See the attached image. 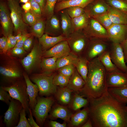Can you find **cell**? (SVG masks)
I'll list each match as a JSON object with an SVG mask.
<instances>
[{
  "label": "cell",
  "instance_id": "16",
  "mask_svg": "<svg viewBox=\"0 0 127 127\" xmlns=\"http://www.w3.org/2000/svg\"><path fill=\"white\" fill-rule=\"evenodd\" d=\"M107 30L112 42L120 44L127 38V24H113Z\"/></svg>",
  "mask_w": 127,
  "mask_h": 127
},
{
  "label": "cell",
  "instance_id": "41",
  "mask_svg": "<svg viewBox=\"0 0 127 127\" xmlns=\"http://www.w3.org/2000/svg\"><path fill=\"white\" fill-rule=\"evenodd\" d=\"M23 17L24 22L31 26L41 18L37 16L31 10L24 13Z\"/></svg>",
  "mask_w": 127,
  "mask_h": 127
},
{
  "label": "cell",
  "instance_id": "48",
  "mask_svg": "<svg viewBox=\"0 0 127 127\" xmlns=\"http://www.w3.org/2000/svg\"><path fill=\"white\" fill-rule=\"evenodd\" d=\"M32 35L31 34H28L27 32L22 33V36L18 41L17 42L16 45L15 47L18 48L23 47L24 43L25 40L28 37Z\"/></svg>",
  "mask_w": 127,
  "mask_h": 127
},
{
  "label": "cell",
  "instance_id": "19",
  "mask_svg": "<svg viewBox=\"0 0 127 127\" xmlns=\"http://www.w3.org/2000/svg\"><path fill=\"white\" fill-rule=\"evenodd\" d=\"M48 117L51 120L60 118L66 122H69L72 114L65 106L56 104L52 107Z\"/></svg>",
  "mask_w": 127,
  "mask_h": 127
},
{
  "label": "cell",
  "instance_id": "10",
  "mask_svg": "<svg viewBox=\"0 0 127 127\" xmlns=\"http://www.w3.org/2000/svg\"><path fill=\"white\" fill-rule=\"evenodd\" d=\"M103 39H90L84 56L90 61L104 52L109 50L106 43L102 40Z\"/></svg>",
  "mask_w": 127,
  "mask_h": 127
},
{
  "label": "cell",
  "instance_id": "25",
  "mask_svg": "<svg viewBox=\"0 0 127 127\" xmlns=\"http://www.w3.org/2000/svg\"><path fill=\"white\" fill-rule=\"evenodd\" d=\"M60 12L62 34L67 38L74 31L72 19L68 14L66 9Z\"/></svg>",
  "mask_w": 127,
  "mask_h": 127
},
{
  "label": "cell",
  "instance_id": "26",
  "mask_svg": "<svg viewBox=\"0 0 127 127\" xmlns=\"http://www.w3.org/2000/svg\"><path fill=\"white\" fill-rule=\"evenodd\" d=\"M107 13L113 24H127V13L115 8L109 5Z\"/></svg>",
  "mask_w": 127,
  "mask_h": 127
},
{
  "label": "cell",
  "instance_id": "20",
  "mask_svg": "<svg viewBox=\"0 0 127 127\" xmlns=\"http://www.w3.org/2000/svg\"><path fill=\"white\" fill-rule=\"evenodd\" d=\"M108 5L105 0H94L86 7L85 12L93 17L107 12Z\"/></svg>",
  "mask_w": 127,
  "mask_h": 127
},
{
  "label": "cell",
  "instance_id": "51",
  "mask_svg": "<svg viewBox=\"0 0 127 127\" xmlns=\"http://www.w3.org/2000/svg\"><path fill=\"white\" fill-rule=\"evenodd\" d=\"M33 40V36H31L25 40L23 46V48L25 51H27L30 49L32 45Z\"/></svg>",
  "mask_w": 127,
  "mask_h": 127
},
{
  "label": "cell",
  "instance_id": "58",
  "mask_svg": "<svg viewBox=\"0 0 127 127\" xmlns=\"http://www.w3.org/2000/svg\"><path fill=\"white\" fill-rule=\"evenodd\" d=\"M22 36V33L21 32H20L16 36H14V38L17 41V42L19 40L21 37Z\"/></svg>",
  "mask_w": 127,
  "mask_h": 127
},
{
  "label": "cell",
  "instance_id": "63",
  "mask_svg": "<svg viewBox=\"0 0 127 127\" xmlns=\"http://www.w3.org/2000/svg\"></svg>",
  "mask_w": 127,
  "mask_h": 127
},
{
  "label": "cell",
  "instance_id": "3",
  "mask_svg": "<svg viewBox=\"0 0 127 127\" xmlns=\"http://www.w3.org/2000/svg\"><path fill=\"white\" fill-rule=\"evenodd\" d=\"M20 79L9 86H2L13 99L17 100L22 104L23 108L29 114V99L27 91V86L24 79Z\"/></svg>",
  "mask_w": 127,
  "mask_h": 127
},
{
  "label": "cell",
  "instance_id": "56",
  "mask_svg": "<svg viewBox=\"0 0 127 127\" xmlns=\"http://www.w3.org/2000/svg\"><path fill=\"white\" fill-rule=\"evenodd\" d=\"M22 8L25 12L30 10L31 9V6L29 2L28 1L23 5L22 6Z\"/></svg>",
  "mask_w": 127,
  "mask_h": 127
},
{
  "label": "cell",
  "instance_id": "17",
  "mask_svg": "<svg viewBox=\"0 0 127 127\" xmlns=\"http://www.w3.org/2000/svg\"><path fill=\"white\" fill-rule=\"evenodd\" d=\"M71 51L66 40L59 42L47 50L43 51L42 56L44 58L56 57L58 58L68 54Z\"/></svg>",
  "mask_w": 127,
  "mask_h": 127
},
{
  "label": "cell",
  "instance_id": "44",
  "mask_svg": "<svg viewBox=\"0 0 127 127\" xmlns=\"http://www.w3.org/2000/svg\"><path fill=\"white\" fill-rule=\"evenodd\" d=\"M26 112L23 108L20 113L19 122L16 127H31L26 117Z\"/></svg>",
  "mask_w": 127,
  "mask_h": 127
},
{
  "label": "cell",
  "instance_id": "60",
  "mask_svg": "<svg viewBox=\"0 0 127 127\" xmlns=\"http://www.w3.org/2000/svg\"><path fill=\"white\" fill-rule=\"evenodd\" d=\"M59 2L64 1H67L69 0H58Z\"/></svg>",
  "mask_w": 127,
  "mask_h": 127
},
{
  "label": "cell",
  "instance_id": "34",
  "mask_svg": "<svg viewBox=\"0 0 127 127\" xmlns=\"http://www.w3.org/2000/svg\"><path fill=\"white\" fill-rule=\"evenodd\" d=\"M90 17L86 12L77 17L72 19L74 31L84 29L87 26Z\"/></svg>",
  "mask_w": 127,
  "mask_h": 127
},
{
  "label": "cell",
  "instance_id": "12",
  "mask_svg": "<svg viewBox=\"0 0 127 127\" xmlns=\"http://www.w3.org/2000/svg\"><path fill=\"white\" fill-rule=\"evenodd\" d=\"M84 32L88 37L103 39H109L107 30L94 18L89 19Z\"/></svg>",
  "mask_w": 127,
  "mask_h": 127
},
{
  "label": "cell",
  "instance_id": "18",
  "mask_svg": "<svg viewBox=\"0 0 127 127\" xmlns=\"http://www.w3.org/2000/svg\"><path fill=\"white\" fill-rule=\"evenodd\" d=\"M24 78L27 86V91L29 99V106L33 110L37 102V98L38 95L39 90L37 85L31 81L27 74L23 73Z\"/></svg>",
  "mask_w": 127,
  "mask_h": 127
},
{
  "label": "cell",
  "instance_id": "30",
  "mask_svg": "<svg viewBox=\"0 0 127 127\" xmlns=\"http://www.w3.org/2000/svg\"><path fill=\"white\" fill-rule=\"evenodd\" d=\"M89 61L84 56H79L74 65L77 70L85 83L88 71Z\"/></svg>",
  "mask_w": 127,
  "mask_h": 127
},
{
  "label": "cell",
  "instance_id": "4",
  "mask_svg": "<svg viewBox=\"0 0 127 127\" xmlns=\"http://www.w3.org/2000/svg\"><path fill=\"white\" fill-rule=\"evenodd\" d=\"M54 74H46L43 73L34 74L29 77L31 80L38 86L39 90L38 95L40 96H49L54 95L57 88L53 84Z\"/></svg>",
  "mask_w": 127,
  "mask_h": 127
},
{
  "label": "cell",
  "instance_id": "13",
  "mask_svg": "<svg viewBox=\"0 0 127 127\" xmlns=\"http://www.w3.org/2000/svg\"><path fill=\"white\" fill-rule=\"evenodd\" d=\"M109 51L113 63L120 71L127 73V64L123 51L120 44L112 42Z\"/></svg>",
  "mask_w": 127,
  "mask_h": 127
},
{
  "label": "cell",
  "instance_id": "14",
  "mask_svg": "<svg viewBox=\"0 0 127 127\" xmlns=\"http://www.w3.org/2000/svg\"><path fill=\"white\" fill-rule=\"evenodd\" d=\"M0 20L4 36L8 37L12 34L13 25L10 13L5 4L2 2L0 3Z\"/></svg>",
  "mask_w": 127,
  "mask_h": 127
},
{
  "label": "cell",
  "instance_id": "62",
  "mask_svg": "<svg viewBox=\"0 0 127 127\" xmlns=\"http://www.w3.org/2000/svg\"></svg>",
  "mask_w": 127,
  "mask_h": 127
},
{
  "label": "cell",
  "instance_id": "7",
  "mask_svg": "<svg viewBox=\"0 0 127 127\" xmlns=\"http://www.w3.org/2000/svg\"><path fill=\"white\" fill-rule=\"evenodd\" d=\"M10 15L14 26V30L17 34L26 32L27 25L24 22V12L17 0H8Z\"/></svg>",
  "mask_w": 127,
  "mask_h": 127
},
{
  "label": "cell",
  "instance_id": "49",
  "mask_svg": "<svg viewBox=\"0 0 127 127\" xmlns=\"http://www.w3.org/2000/svg\"><path fill=\"white\" fill-rule=\"evenodd\" d=\"M14 36L12 34H11L7 37V43L9 49L13 48L16 44L17 41L15 39Z\"/></svg>",
  "mask_w": 127,
  "mask_h": 127
},
{
  "label": "cell",
  "instance_id": "6",
  "mask_svg": "<svg viewBox=\"0 0 127 127\" xmlns=\"http://www.w3.org/2000/svg\"><path fill=\"white\" fill-rule=\"evenodd\" d=\"M82 30L74 31L67 38L71 51L78 56L84 54L89 41Z\"/></svg>",
  "mask_w": 127,
  "mask_h": 127
},
{
  "label": "cell",
  "instance_id": "23",
  "mask_svg": "<svg viewBox=\"0 0 127 127\" xmlns=\"http://www.w3.org/2000/svg\"><path fill=\"white\" fill-rule=\"evenodd\" d=\"M62 32L61 23L56 15H54L46 22L45 33L57 36Z\"/></svg>",
  "mask_w": 127,
  "mask_h": 127
},
{
  "label": "cell",
  "instance_id": "39",
  "mask_svg": "<svg viewBox=\"0 0 127 127\" xmlns=\"http://www.w3.org/2000/svg\"><path fill=\"white\" fill-rule=\"evenodd\" d=\"M58 0H46L44 14L48 19L54 15L56 3Z\"/></svg>",
  "mask_w": 127,
  "mask_h": 127
},
{
  "label": "cell",
  "instance_id": "21",
  "mask_svg": "<svg viewBox=\"0 0 127 127\" xmlns=\"http://www.w3.org/2000/svg\"><path fill=\"white\" fill-rule=\"evenodd\" d=\"M66 40V37L62 34L51 36L45 33L39 38V43L41 46L43 51L47 50L59 42Z\"/></svg>",
  "mask_w": 127,
  "mask_h": 127
},
{
  "label": "cell",
  "instance_id": "47",
  "mask_svg": "<svg viewBox=\"0 0 127 127\" xmlns=\"http://www.w3.org/2000/svg\"><path fill=\"white\" fill-rule=\"evenodd\" d=\"M8 37L4 36L0 38V49L3 53H5L9 49L7 43Z\"/></svg>",
  "mask_w": 127,
  "mask_h": 127
},
{
  "label": "cell",
  "instance_id": "22",
  "mask_svg": "<svg viewBox=\"0 0 127 127\" xmlns=\"http://www.w3.org/2000/svg\"><path fill=\"white\" fill-rule=\"evenodd\" d=\"M89 117V109L87 106L72 114L69 121L70 125L73 127H81Z\"/></svg>",
  "mask_w": 127,
  "mask_h": 127
},
{
  "label": "cell",
  "instance_id": "11",
  "mask_svg": "<svg viewBox=\"0 0 127 127\" xmlns=\"http://www.w3.org/2000/svg\"><path fill=\"white\" fill-rule=\"evenodd\" d=\"M0 73L4 81L7 83L6 86L10 85L24 78L23 73L16 66L12 64L0 66Z\"/></svg>",
  "mask_w": 127,
  "mask_h": 127
},
{
  "label": "cell",
  "instance_id": "28",
  "mask_svg": "<svg viewBox=\"0 0 127 127\" xmlns=\"http://www.w3.org/2000/svg\"><path fill=\"white\" fill-rule=\"evenodd\" d=\"M86 83L76 69L70 78L67 86L73 91L79 93L84 86Z\"/></svg>",
  "mask_w": 127,
  "mask_h": 127
},
{
  "label": "cell",
  "instance_id": "37",
  "mask_svg": "<svg viewBox=\"0 0 127 127\" xmlns=\"http://www.w3.org/2000/svg\"><path fill=\"white\" fill-rule=\"evenodd\" d=\"M111 7L127 13V0H105Z\"/></svg>",
  "mask_w": 127,
  "mask_h": 127
},
{
  "label": "cell",
  "instance_id": "9",
  "mask_svg": "<svg viewBox=\"0 0 127 127\" xmlns=\"http://www.w3.org/2000/svg\"><path fill=\"white\" fill-rule=\"evenodd\" d=\"M8 105L4 114V122L7 127H16L19 122L20 113L23 107L20 102L12 98Z\"/></svg>",
  "mask_w": 127,
  "mask_h": 127
},
{
  "label": "cell",
  "instance_id": "33",
  "mask_svg": "<svg viewBox=\"0 0 127 127\" xmlns=\"http://www.w3.org/2000/svg\"><path fill=\"white\" fill-rule=\"evenodd\" d=\"M107 91L111 96L119 102L125 104H127V87L108 88Z\"/></svg>",
  "mask_w": 127,
  "mask_h": 127
},
{
  "label": "cell",
  "instance_id": "38",
  "mask_svg": "<svg viewBox=\"0 0 127 127\" xmlns=\"http://www.w3.org/2000/svg\"><path fill=\"white\" fill-rule=\"evenodd\" d=\"M107 29L113 24L107 12L93 17Z\"/></svg>",
  "mask_w": 127,
  "mask_h": 127
},
{
  "label": "cell",
  "instance_id": "50",
  "mask_svg": "<svg viewBox=\"0 0 127 127\" xmlns=\"http://www.w3.org/2000/svg\"><path fill=\"white\" fill-rule=\"evenodd\" d=\"M29 113L27 119L31 127H39V126L35 122L33 118L32 110L30 108L29 109Z\"/></svg>",
  "mask_w": 127,
  "mask_h": 127
},
{
  "label": "cell",
  "instance_id": "24",
  "mask_svg": "<svg viewBox=\"0 0 127 127\" xmlns=\"http://www.w3.org/2000/svg\"><path fill=\"white\" fill-rule=\"evenodd\" d=\"M94 0H69L59 2L56 5L55 11L57 12L68 7L77 6L84 8Z\"/></svg>",
  "mask_w": 127,
  "mask_h": 127
},
{
  "label": "cell",
  "instance_id": "54",
  "mask_svg": "<svg viewBox=\"0 0 127 127\" xmlns=\"http://www.w3.org/2000/svg\"><path fill=\"white\" fill-rule=\"evenodd\" d=\"M49 126L51 127H66L67 126L66 123H60L56 121L52 120L48 123Z\"/></svg>",
  "mask_w": 127,
  "mask_h": 127
},
{
  "label": "cell",
  "instance_id": "46",
  "mask_svg": "<svg viewBox=\"0 0 127 127\" xmlns=\"http://www.w3.org/2000/svg\"><path fill=\"white\" fill-rule=\"evenodd\" d=\"M12 99L8 93L2 86H1L0 87V100L8 105Z\"/></svg>",
  "mask_w": 127,
  "mask_h": 127
},
{
  "label": "cell",
  "instance_id": "15",
  "mask_svg": "<svg viewBox=\"0 0 127 127\" xmlns=\"http://www.w3.org/2000/svg\"><path fill=\"white\" fill-rule=\"evenodd\" d=\"M106 83L108 88L127 87V73L119 71L107 72Z\"/></svg>",
  "mask_w": 127,
  "mask_h": 127
},
{
  "label": "cell",
  "instance_id": "8",
  "mask_svg": "<svg viewBox=\"0 0 127 127\" xmlns=\"http://www.w3.org/2000/svg\"><path fill=\"white\" fill-rule=\"evenodd\" d=\"M43 51L39 43L35 44L30 52L22 60V64L29 73L40 66Z\"/></svg>",
  "mask_w": 127,
  "mask_h": 127
},
{
  "label": "cell",
  "instance_id": "32",
  "mask_svg": "<svg viewBox=\"0 0 127 127\" xmlns=\"http://www.w3.org/2000/svg\"><path fill=\"white\" fill-rule=\"evenodd\" d=\"M98 57L107 72L119 71L112 62L109 50L104 52Z\"/></svg>",
  "mask_w": 127,
  "mask_h": 127
},
{
  "label": "cell",
  "instance_id": "2",
  "mask_svg": "<svg viewBox=\"0 0 127 127\" xmlns=\"http://www.w3.org/2000/svg\"><path fill=\"white\" fill-rule=\"evenodd\" d=\"M107 73L98 57L90 61L85 85L79 94L87 98L101 96L107 91Z\"/></svg>",
  "mask_w": 127,
  "mask_h": 127
},
{
  "label": "cell",
  "instance_id": "1",
  "mask_svg": "<svg viewBox=\"0 0 127 127\" xmlns=\"http://www.w3.org/2000/svg\"><path fill=\"white\" fill-rule=\"evenodd\" d=\"M88 99L93 127H127L126 104L116 99L107 91L98 98Z\"/></svg>",
  "mask_w": 127,
  "mask_h": 127
},
{
  "label": "cell",
  "instance_id": "43",
  "mask_svg": "<svg viewBox=\"0 0 127 127\" xmlns=\"http://www.w3.org/2000/svg\"><path fill=\"white\" fill-rule=\"evenodd\" d=\"M75 66L72 64L67 65L58 69V73L70 78L76 69Z\"/></svg>",
  "mask_w": 127,
  "mask_h": 127
},
{
  "label": "cell",
  "instance_id": "36",
  "mask_svg": "<svg viewBox=\"0 0 127 127\" xmlns=\"http://www.w3.org/2000/svg\"><path fill=\"white\" fill-rule=\"evenodd\" d=\"M46 22L41 18L32 26L31 34L38 38L44 34Z\"/></svg>",
  "mask_w": 127,
  "mask_h": 127
},
{
  "label": "cell",
  "instance_id": "57",
  "mask_svg": "<svg viewBox=\"0 0 127 127\" xmlns=\"http://www.w3.org/2000/svg\"><path fill=\"white\" fill-rule=\"evenodd\" d=\"M92 127L93 125L91 120L89 117L87 121L81 127Z\"/></svg>",
  "mask_w": 127,
  "mask_h": 127
},
{
  "label": "cell",
  "instance_id": "55",
  "mask_svg": "<svg viewBox=\"0 0 127 127\" xmlns=\"http://www.w3.org/2000/svg\"><path fill=\"white\" fill-rule=\"evenodd\" d=\"M40 6L44 14V12L46 6V0H34Z\"/></svg>",
  "mask_w": 127,
  "mask_h": 127
},
{
  "label": "cell",
  "instance_id": "52",
  "mask_svg": "<svg viewBox=\"0 0 127 127\" xmlns=\"http://www.w3.org/2000/svg\"><path fill=\"white\" fill-rule=\"evenodd\" d=\"M25 51L23 47L18 48L14 47L12 50V53L14 55H19L25 53L26 52Z\"/></svg>",
  "mask_w": 127,
  "mask_h": 127
},
{
  "label": "cell",
  "instance_id": "59",
  "mask_svg": "<svg viewBox=\"0 0 127 127\" xmlns=\"http://www.w3.org/2000/svg\"><path fill=\"white\" fill-rule=\"evenodd\" d=\"M20 2L22 3H26L29 1V0H20Z\"/></svg>",
  "mask_w": 127,
  "mask_h": 127
},
{
  "label": "cell",
  "instance_id": "27",
  "mask_svg": "<svg viewBox=\"0 0 127 127\" xmlns=\"http://www.w3.org/2000/svg\"><path fill=\"white\" fill-rule=\"evenodd\" d=\"M73 91L67 86L61 87L57 88L54 95L58 102L61 105L65 106L70 103L72 98L71 94Z\"/></svg>",
  "mask_w": 127,
  "mask_h": 127
},
{
  "label": "cell",
  "instance_id": "35",
  "mask_svg": "<svg viewBox=\"0 0 127 127\" xmlns=\"http://www.w3.org/2000/svg\"><path fill=\"white\" fill-rule=\"evenodd\" d=\"M78 56L71 51L68 54L57 58L56 61L57 70L69 64H72L74 65Z\"/></svg>",
  "mask_w": 127,
  "mask_h": 127
},
{
  "label": "cell",
  "instance_id": "29",
  "mask_svg": "<svg viewBox=\"0 0 127 127\" xmlns=\"http://www.w3.org/2000/svg\"><path fill=\"white\" fill-rule=\"evenodd\" d=\"M57 58L56 57L43 58L40 65L43 71L42 73L51 74L57 70L56 61Z\"/></svg>",
  "mask_w": 127,
  "mask_h": 127
},
{
  "label": "cell",
  "instance_id": "31",
  "mask_svg": "<svg viewBox=\"0 0 127 127\" xmlns=\"http://www.w3.org/2000/svg\"><path fill=\"white\" fill-rule=\"evenodd\" d=\"M84 97L83 95L77 93H75L72 97L69 104L70 107L73 110L76 111L88 106L89 103L88 99V98H85Z\"/></svg>",
  "mask_w": 127,
  "mask_h": 127
},
{
  "label": "cell",
  "instance_id": "42",
  "mask_svg": "<svg viewBox=\"0 0 127 127\" xmlns=\"http://www.w3.org/2000/svg\"><path fill=\"white\" fill-rule=\"evenodd\" d=\"M65 9L71 19L78 17L85 12L84 8L79 7H71Z\"/></svg>",
  "mask_w": 127,
  "mask_h": 127
},
{
  "label": "cell",
  "instance_id": "45",
  "mask_svg": "<svg viewBox=\"0 0 127 127\" xmlns=\"http://www.w3.org/2000/svg\"><path fill=\"white\" fill-rule=\"evenodd\" d=\"M31 6V10L38 17L41 18L43 12L38 4L34 0H29Z\"/></svg>",
  "mask_w": 127,
  "mask_h": 127
},
{
  "label": "cell",
  "instance_id": "40",
  "mask_svg": "<svg viewBox=\"0 0 127 127\" xmlns=\"http://www.w3.org/2000/svg\"><path fill=\"white\" fill-rule=\"evenodd\" d=\"M70 78L60 73L55 75L53 82L55 86L64 87L67 86Z\"/></svg>",
  "mask_w": 127,
  "mask_h": 127
},
{
  "label": "cell",
  "instance_id": "5",
  "mask_svg": "<svg viewBox=\"0 0 127 127\" xmlns=\"http://www.w3.org/2000/svg\"><path fill=\"white\" fill-rule=\"evenodd\" d=\"M54 102V98L52 96L37 97L36 103L32 111L36 122L40 127L44 125Z\"/></svg>",
  "mask_w": 127,
  "mask_h": 127
},
{
  "label": "cell",
  "instance_id": "61",
  "mask_svg": "<svg viewBox=\"0 0 127 127\" xmlns=\"http://www.w3.org/2000/svg\"><path fill=\"white\" fill-rule=\"evenodd\" d=\"M126 110L127 111V105H126Z\"/></svg>",
  "mask_w": 127,
  "mask_h": 127
},
{
  "label": "cell",
  "instance_id": "53",
  "mask_svg": "<svg viewBox=\"0 0 127 127\" xmlns=\"http://www.w3.org/2000/svg\"><path fill=\"white\" fill-rule=\"evenodd\" d=\"M120 44L124 53L125 62L127 63V38Z\"/></svg>",
  "mask_w": 127,
  "mask_h": 127
}]
</instances>
